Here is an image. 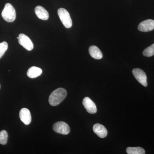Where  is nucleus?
I'll list each match as a JSON object with an SVG mask.
<instances>
[{"label": "nucleus", "mask_w": 154, "mask_h": 154, "mask_svg": "<svg viewBox=\"0 0 154 154\" xmlns=\"http://www.w3.org/2000/svg\"><path fill=\"white\" fill-rule=\"evenodd\" d=\"M67 95V92L65 89L59 88L53 91L49 97V103L51 106H56L59 105L63 102Z\"/></svg>", "instance_id": "obj_1"}, {"label": "nucleus", "mask_w": 154, "mask_h": 154, "mask_svg": "<svg viewBox=\"0 0 154 154\" xmlns=\"http://www.w3.org/2000/svg\"><path fill=\"white\" fill-rule=\"evenodd\" d=\"M2 16L6 22H14L16 18V10L11 4L7 3L2 12Z\"/></svg>", "instance_id": "obj_2"}, {"label": "nucleus", "mask_w": 154, "mask_h": 154, "mask_svg": "<svg viewBox=\"0 0 154 154\" xmlns=\"http://www.w3.org/2000/svg\"><path fill=\"white\" fill-rule=\"evenodd\" d=\"M58 14L65 27L67 28H71L72 22L70 14L66 9L61 8L58 10Z\"/></svg>", "instance_id": "obj_3"}, {"label": "nucleus", "mask_w": 154, "mask_h": 154, "mask_svg": "<svg viewBox=\"0 0 154 154\" xmlns=\"http://www.w3.org/2000/svg\"><path fill=\"white\" fill-rule=\"evenodd\" d=\"M53 129L55 132L63 135L69 134L70 131L68 125L64 122H56L53 126Z\"/></svg>", "instance_id": "obj_4"}, {"label": "nucleus", "mask_w": 154, "mask_h": 154, "mask_svg": "<svg viewBox=\"0 0 154 154\" xmlns=\"http://www.w3.org/2000/svg\"><path fill=\"white\" fill-rule=\"evenodd\" d=\"M132 73L139 82L144 87L147 86L146 75L143 70L138 68L134 69L133 70Z\"/></svg>", "instance_id": "obj_5"}, {"label": "nucleus", "mask_w": 154, "mask_h": 154, "mask_svg": "<svg viewBox=\"0 0 154 154\" xmlns=\"http://www.w3.org/2000/svg\"><path fill=\"white\" fill-rule=\"evenodd\" d=\"M17 38L19 39V44L27 50L30 51L33 49V42L30 38L25 34L21 33L19 34V37H17Z\"/></svg>", "instance_id": "obj_6"}, {"label": "nucleus", "mask_w": 154, "mask_h": 154, "mask_svg": "<svg viewBox=\"0 0 154 154\" xmlns=\"http://www.w3.org/2000/svg\"><path fill=\"white\" fill-rule=\"evenodd\" d=\"M83 105L88 113L94 114L97 112L96 104L90 98L85 97L83 100Z\"/></svg>", "instance_id": "obj_7"}, {"label": "nucleus", "mask_w": 154, "mask_h": 154, "mask_svg": "<svg viewBox=\"0 0 154 154\" xmlns=\"http://www.w3.org/2000/svg\"><path fill=\"white\" fill-rule=\"evenodd\" d=\"M138 29L141 32H149L154 29V21L148 19L141 22L138 26Z\"/></svg>", "instance_id": "obj_8"}, {"label": "nucleus", "mask_w": 154, "mask_h": 154, "mask_svg": "<svg viewBox=\"0 0 154 154\" xmlns=\"http://www.w3.org/2000/svg\"><path fill=\"white\" fill-rule=\"evenodd\" d=\"M19 117L21 121L26 125H28L31 122V114L30 110L27 108H23L20 110Z\"/></svg>", "instance_id": "obj_9"}, {"label": "nucleus", "mask_w": 154, "mask_h": 154, "mask_svg": "<svg viewBox=\"0 0 154 154\" xmlns=\"http://www.w3.org/2000/svg\"><path fill=\"white\" fill-rule=\"evenodd\" d=\"M93 130L94 133L101 138H104L107 136V130L102 125L98 123L94 125L93 127Z\"/></svg>", "instance_id": "obj_10"}, {"label": "nucleus", "mask_w": 154, "mask_h": 154, "mask_svg": "<svg viewBox=\"0 0 154 154\" xmlns=\"http://www.w3.org/2000/svg\"><path fill=\"white\" fill-rule=\"evenodd\" d=\"M35 13L38 19L43 20H47L49 18L48 11L42 6H38L35 9Z\"/></svg>", "instance_id": "obj_11"}, {"label": "nucleus", "mask_w": 154, "mask_h": 154, "mask_svg": "<svg viewBox=\"0 0 154 154\" xmlns=\"http://www.w3.org/2000/svg\"><path fill=\"white\" fill-rule=\"evenodd\" d=\"M89 52L91 56L95 59H101L103 57L101 50L95 45H92L89 48Z\"/></svg>", "instance_id": "obj_12"}, {"label": "nucleus", "mask_w": 154, "mask_h": 154, "mask_svg": "<svg viewBox=\"0 0 154 154\" xmlns=\"http://www.w3.org/2000/svg\"><path fill=\"white\" fill-rule=\"evenodd\" d=\"M42 73V70L36 66L30 67L27 72V75L31 79H34L39 76Z\"/></svg>", "instance_id": "obj_13"}, {"label": "nucleus", "mask_w": 154, "mask_h": 154, "mask_svg": "<svg viewBox=\"0 0 154 154\" xmlns=\"http://www.w3.org/2000/svg\"><path fill=\"white\" fill-rule=\"evenodd\" d=\"M126 152L128 154H144L145 151L140 147H128L126 149Z\"/></svg>", "instance_id": "obj_14"}, {"label": "nucleus", "mask_w": 154, "mask_h": 154, "mask_svg": "<svg viewBox=\"0 0 154 154\" xmlns=\"http://www.w3.org/2000/svg\"><path fill=\"white\" fill-rule=\"evenodd\" d=\"M8 133L5 130H2L0 132V144L5 145L8 142Z\"/></svg>", "instance_id": "obj_15"}, {"label": "nucleus", "mask_w": 154, "mask_h": 154, "mask_svg": "<svg viewBox=\"0 0 154 154\" xmlns=\"http://www.w3.org/2000/svg\"><path fill=\"white\" fill-rule=\"evenodd\" d=\"M143 55L147 57L154 55V43L144 50Z\"/></svg>", "instance_id": "obj_16"}, {"label": "nucleus", "mask_w": 154, "mask_h": 154, "mask_svg": "<svg viewBox=\"0 0 154 154\" xmlns=\"http://www.w3.org/2000/svg\"><path fill=\"white\" fill-rule=\"evenodd\" d=\"M8 45L6 42H3L0 43V59L2 57L8 49Z\"/></svg>", "instance_id": "obj_17"}, {"label": "nucleus", "mask_w": 154, "mask_h": 154, "mask_svg": "<svg viewBox=\"0 0 154 154\" xmlns=\"http://www.w3.org/2000/svg\"><path fill=\"white\" fill-rule=\"evenodd\" d=\"M0 88H1V85H0Z\"/></svg>", "instance_id": "obj_18"}]
</instances>
